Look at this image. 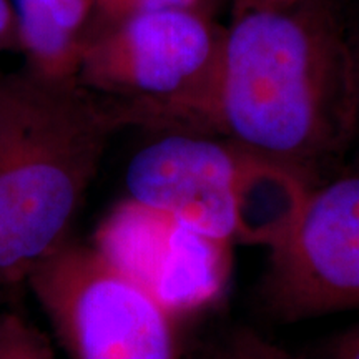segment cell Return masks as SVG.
I'll return each mask as SVG.
<instances>
[{"mask_svg":"<svg viewBox=\"0 0 359 359\" xmlns=\"http://www.w3.org/2000/svg\"><path fill=\"white\" fill-rule=\"evenodd\" d=\"M7 303H12V299H8V298H6V296L0 294V306H2V304H7Z\"/></svg>","mask_w":359,"mask_h":359,"instance_id":"cell-17","label":"cell"},{"mask_svg":"<svg viewBox=\"0 0 359 359\" xmlns=\"http://www.w3.org/2000/svg\"><path fill=\"white\" fill-rule=\"evenodd\" d=\"M299 356L303 359H359V323L327 336Z\"/></svg>","mask_w":359,"mask_h":359,"instance_id":"cell-12","label":"cell"},{"mask_svg":"<svg viewBox=\"0 0 359 359\" xmlns=\"http://www.w3.org/2000/svg\"><path fill=\"white\" fill-rule=\"evenodd\" d=\"M298 2H303V0H231V17L241 15L245 12L285 8Z\"/></svg>","mask_w":359,"mask_h":359,"instance_id":"cell-15","label":"cell"},{"mask_svg":"<svg viewBox=\"0 0 359 359\" xmlns=\"http://www.w3.org/2000/svg\"><path fill=\"white\" fill-rule=\"evenodd\" d=\"M111 24L90 40L79 82L120 103L130 125L205 132L224 30L201 11L182 7Z\"/></svg>","mask_w":359,"mask_h":359,"instance_id":"cell-4","label":"cell"},{"mask_svg":"<svg viewBox=\"0 0 359 359\" xmlns=\"http://www.w3.org/2000/svg\"><path fill=\"white\" fill-rule=\"evenodd\" d=\"M92 245L175 320L217 299L230 269V243L130 198L103 218Z\"/></svg>","mask_w":359,"mask_h":359,"instance_id":"cell-7","label":"cell"},{"mask_svg":"<svg viewBox=\"0 0 359 359\" xmlns=\"http://www.w3.org/2000/svg\"><path fill=\"white\" fill-rule=\"evenodd\" d=\"M109 2V0H97V6H98V12H102V8L105 7V4Z\"/></svg>","mask_w":359,"mask_h":359,"instance_id":"cell-16","label":"cell"},{"mask_svg":"<svg viewBox=\"0 0 359 359\" xmlns=\"http://www.w3.org/2000/svg\"><path fill=\"white\" fill-rule=\"evenodd\" d=\"M205 132L309 188L346 165L358 120L339 0H303L231 17Z\"/></svg>","mask_w":359,"mask_h":359,"instance_id":"cell-1","label":"cell"},{"mask_svg":"<svg viewBox=\"0 0 359 359\" xmlns=\"http://www.w3.org/2000/svg\"><path fill=\"white\" fill-rule=\"evenodd\" d=\"M208 359H303L291 354L250 327H236L228 333Z\"/></svg>","mask_w":359,"mask_h":359,"instance_id":"cell-10","label":"cell"},{"mask_svg":"<svg viewBox=\"0 0 359 359\" xmlns=\"http://www.w3.org/2000/svg\"><path fill=\"white\" fill-rule=\"evenodd\" d=\"M128 198L215 240L273 245L288 230L304 188L230 138L167 130L130 160Z\"/></svg>","mask_w":359,"mask_h":359,"instance_id":"cell-3","label":"cell"},{"mask_svg":"<svg viewBox=\"0 0 359 359\" xmlns=\"http://www.w3.org/2000/svg\"><path fill=\"white\" fill-rule=\"evenodd\" d=\"M12 47H19L15 11L8 0H0V53Z\"/></svg>","mask_w":359,"mask_h":359,"instance_id":"cell-14","label":"cell"},{"mask_svg":"<svg viewBox=\"0 0 359 359\" xmlns=\"http://www.w3.org/2000/svg\"><path fill=\"white\" fill-rule=\"evenodd\" d=\"M341 27H343L344 45H346L349 72L356 105L358 120V142L359 145V0H339Z\"/></svg>","mask_w":359,"mask_h":359,"instance_id":"cell-11","label":"cell"},{"mask_svg":"<svg viewBox=\"0 0 359 359\" xmlns=\"http://www.w3.org/2000/svg\"><path fill=\"white\" fill-rule=\"evenodd\" d=\"M127 125L118 103L79 80L0 79V294L12 299L70 240L110 137Z\"/></svg>","mask_w":359,"mask_h":359,"instance_id":"cell-2","label":"cell"},{"mask_svg":"<svg viewBox=\"0 0 359 359\" xmlns=\"http://www.w3.org/2000/svg\"><path fill=\"white\" fill-rule=\"evenodd\" d=\"M257 304L276 323L359 308V151L304 193L288 230L269 245Z\"/></svg>","mask_w":359,"mask_h":359,"instance_id":"cell-6","label":"cell"},{"mask_svg":"<svg viewBox=\"0 0 359 359\" xmlns=\"http://www.w3.org/2000/svg\"><path fill=\"white\" fill-rule=\"evenodd\" d=\"M165 7L196 8V11H200L198 0H109L100 13H103L110 22H116L123 19V17L132 15L135 12Z\"/></svg>","mask_w":359,"mask_h":359,"instance_id":"cell-13","label":"cell"},{"mask_svg":"<svg viewBox=\"0 0 359 359\" xmlns=\"http://www.w3.org/2000/svg\"><path fill=\"white\" fill-rule=\"evenodd\" d=\"M0 359H57L48 339L12 306H0Z\"/></svg>","mask_w":359,"mask_h":359,"instance_id":"cell-9","label":"cell"},{"mask_svg":"<svg viewBox=\"0 0 359 359\" xmlns=\"http://www.w3.org/2000/svg\"><path fill=\"white\" fill-rule=\"evenodd\" d=\"M25 285L70 359H178L175 318L93 245L70 238Z\"/></svg>","mask_w":359,"mask_h":359,"instance_id":"cell-5","label":"cell"},{"mask_svg":"<svg viewBox=\"0 0 359 359\" xmlns=\"http://www.w3.org/2000/svg\"><path fill=\"white\" fill-rule=\"evenodd\" d=\"M19 48L32 74L50 80H79L97 0H13Z\"/></svg>","mask_w":359,"mask_h":359,"instance_id":"cell-8","label":"cell"}]
</instances>
